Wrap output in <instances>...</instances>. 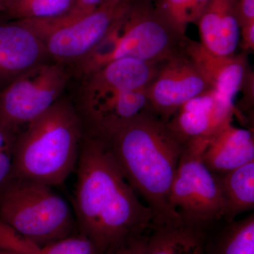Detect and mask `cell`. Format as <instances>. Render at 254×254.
<instances>
[{"mask_svg":"<svg viewBox=\"0 0 254 254\" xmlns=\"http://www.w3.org/2000/svg\"><path fill=\"white\" fill-rule=\"evenodd\" d=\"M13 149L0 153V187L9 180L12 171Z\"/></svg>","mask_w":254,"mask_h":254,"instance_id":"25","label":"cell"},{"mask_svg":"<svg viewBox=\"0 0 254 254\" xmlns=\"http://www.w3.org/2000/svg\"><path fill=\"white\" fill-rule=\"evenodd\" d=\"M105 1H113V2H119V1H121V0H105Z\"/></svg>","mask_w":254,"mask_h":254,"instance_id":"29","label":"cell"},{"mask_svg":"<svg viewBox=\"0 0 254 254\" xmlns=\"http://www.w3.org/2000/svg\"><path fill=\"white\" fill-rule=\"evenodd\" d=\"M72 5V0H12L6 11L18 20L42 19L66 14Z\"/></svg>","mask_w":254,"mask_h":254,"instance_id":"20","label":"cell"},{"mask_svg":"<svg viewBox=\"0 0 254 254\" xmlns=\"http://www.w3.org/2000/svg\"><path fill=\"white\" fill-rule=\"evenodd\" d=\"M203 235L182 222L153 223L145 254H203Z\"/></svg>","mask_w":254,"mask_h":254,"instance_id":"17","label":"cell"},{"mask_svg":"<svg viewBox=\"0 0 254 254\" xmlns=\"http://www.w3.org/2000/svg\"><path fill=\"white\" fill-rule=\"evenodd\" d=\"M186 53L214 89L235 102L239 93H243L242 110L253 108L254 73L249 66L247 53L218 56L191 39L187 43Z\"/></svg>","mask_w":254,"mask_h":254,"instance_id":"11","label":"cell"},{"mask_svg":"<svg viewBox=\"0 0 254 254\" xmlns=\"http://www.w3.org/2000/svg\"><path fill=\"white\" fill-rule=\"evenodd\" d=\"M48 56L40 38L16 21L0 24V79L14 78L44 63Z\"/></svg>","mask_w":254,"mask_h":254,"instance_id":"13","label":"cell"},{"mask_svg":"<svg viewBox=\"0 0 254 254\" xmlns=\"http://www.w3.org/2000/svg\"><path fill=\"white\" fill-rule=\"evenodd\" d=\"M84 135L72 105L58 100L15 140L11 176L61 185L76 168Z\"/></svg>","mask_w":254,"mask_h":254,"instance_id":"3","label":"cell"},{"mask_svg":"<svg viewBox=\"0 0 254 254\" xmlns=\"http://www.w3.org/2000/svg\"><path fill=\"white\" fill-rule=\"evenodd\" d=\"M149 232L122 241L110 247L103 254H145Z\"/></svg>","mask_w":254,"mask_h":254,"instance_id":"22","label":"cell"},{"mask_svg":"<svg viewBox=\"0 0 254 254\" xmlns=\"http://www.w3.org/2000/svg\"><path fill=\"white\" fill-rule=\"evenodd\" d=\"M0 220L38 247L78 233L73 210L53 187L20 177L0 187Z\"/></svg>","mask_w":254,"mask_h":254,"instance_id":"5","label":"cell"},{"mask_svg":"<svg viewBox=\"0 0 254 254\" xmlns=\"http://www.w3.org/2000/svg\"><path fill=\"white\" fill-rule=\"evenodd\" d=\"M128 0H103L93 12L71 20L40 38L48 56L60 61L86 57L103 39L113 21L126 8Z\"/></svg>","mask_w":254,"mask_h":254,"instance_id":"9","label":"cell"},{"mask_svg":"<svg viewBox=\"0 0 254 254\" xmlns=\"http://www.w3.org/2000/svg\"><path fill=\"white\" fill-rule=\"evenodd\" d=\"M213 88L187 53L164 61L146 90L148 108L168 120L187 102Z\"/></svg>","mask_w":254,"mask_h":254,"instance_id":"8","label":"cell"},{"mask_svg":"<svg viewBox=\"0 0 254 254\" xmlns=\"http://www.w3.org/2000/svg\"><path fill=\"white\" fill-rule=\"evenodd\" d=\"M238 13L240 27L254 22V0H239Z\"/></svg>","mask_w":254,"mask_h":254,"instance_id":"26","label":"cell"},{"mask_svg":"<svg viewBox=\"0 0 254 254\" xmlns=\"http://www.w3.org/2000/svg\"><path fill=\"white\" fill-rule=\"evenodd\" d=\"M244 53H251L254 50V22L240 27V45Z\"/></svg>","mask_w":254,"mask_h":254,"instance_id":"24","label":"cell"},{"mask_svg":"<svg viewBox=\"0 0 254 254\" xmlns=\"http://www.w3.org/2000/svg\"><path fill=\"white\" fill-rule=\"evenodd\" d=\"M15 140H13L11 132L0 124V153L14 148Z\"/></svg>","mask_w":254,"mask_h":254,"instance_id":"27","label":"cell"},{"mask_svg":"<svg viewBox=\"0 0 254 254\" xmlns=\"http://www.w3.org/2000/svg\"><path fill=\"white\" fill-rule=\"evenodd\" d=\"M68 80L61 65L42 63L13 79L0 93V124L12 132L56 103Z\"/></svg>","mask_w":254,"mask_h":254,"instance_id":"7","label":"cell"},{"mask_svg":"<svg viewBox=\"0 0 254 254\" xmlns=\"http://www.w3.org/2000/svg\"><path fill=\"white\" fill-rule=\"evenodd\" d=\"M0 254H98L93 243L86 237L77 233L59 242L43 247H36L23 252L0 250Z\"/></svg>","mask_w":254,"mask_h":254,"instance_id":"21","label":"cell"},{"mask_svg":"<svg viewBox=\"0 0 254 254\" xmlns=\"http://www.w3.org/2000/svg\"><path fill=\"white\" fill-rule=\"evenodd\" d=\"M236 114L235 102L212 88L185 103L168 122L186 146L203 149Z\"/></svg>","mask_w":254,"mask_h":254,"instance_id":"10","label":"cell"},{"mask_svg":"<svg viewBox=\"0 0 254 254\" xmlns=\"http://www.w3.org/2000/svg\"><path fill=\"white\" fill-rule=\"evenodd\" d=\"M239 0H210L197 21L200 44L218 56L235 55L240 41Z\"/></svg>","mask_w":254,"mask_h":254,"instance_id":"12","label":"cell"},{"mask_svg":"<svg viewBox=\"0 0 254 254\" xmlns=\"http://www.w3.org/2000/svg\"><path fill=\"white\" fill-rule=\"evenodd\" d=\"M189 38L165 22L153 0H128L103 39L78 60V72L86 76L114 60L161 63L186 53Z\"/></svg>","mask_w":254,"mask_h":254,"instance_id":"4","label":"cell"},{"mask_svg":"<svg viewBox=\"0 0 254 254\" xmlns=\"http://www.w3.org/2000/svg\"><path fill=\"white\" fill-rule=\"evenodd\" d=\"M202 151L185 147L169 201L184 225L204 233L225 220L226 207L218 177L205 166Z\"/></svg>","mask_w":254,"mask_h":254,"instance_id":"6","label":"cell"},{"mask_svg":"<svg viewBox=\"0 0 254 254\" xmlns=\"http://www.w3.org/2000/svg\"><path fill=\"white\" fill-rule=\"evenodd\" d=\"M72 8L68 12L77 16H86L93 12L101 4L103 0H72Z\"/></svg>","mask_w":254,"mask_h":254,"instance_id":"23","label":"cell"},{"mask_svg":"<svg viewBox=\"0 0 254 254\" xmlns=\"http://www.w3.org/2000/svg\"><path fill=\"white\" fill-rule=\"evenodd\" d=\"M103 140L128 185L153 210V223L181 222L169 197L186 145L168 122L148 108Z\"/></svg>","mask_w":254,"mask_h":254,"instance_id":"2","label":"cell"},{"mask_svg":"<svg viewBox=\"0 0 254 254\" xmlns=\"http://www.w3.org/2000/svg\"><path fill=\"white\" fill-rule=\"evenodd\" d=\"M162 63L129 58L114 60L86 76L82 97L108 91L147 89Z\"/></svg>","mask_w":254,"mask_h":254,"instance_id":"14","label":"cell"},{"mask_svg":"<svg viewBox=\"0 0 254 254\" xmlns=\"http://www.w3.org/2000/svg\"><path fill=\"white\" fill-rule=\"evenodd\" d=\"M216 175L226 207L225 220L254 210V161Z\"/></svg>","mask_w":254,"mask_h":254,"instance_id":"18","label":"cell"},{"mask_svg":"<svg viewBox=\"0 0 254 254\" xmlns=\"http://www.w3.org/2000/svg\"><path fill=\"white\" fill-rule=\"evenodd\" d=\"M201 158L208 170L216 175L254 161V129L229 124L209 140Z\"/></svg>","mask_w":254,"mask_h":254,"instance_id":"15","label":"cell"},{"mask_svg":"<svg viewBox=\"0 0 254 254\" xmlns=\"http://www.w3.org/2000/svg\"><path fill=\"white\" fill-rule=\"evenodd\" d=\"M73 213L78 232L98 254L153 226V210L128 185L105 140L85 134L77 165Z\"/></svg>","mask_w":254,"mask_h":254,"instance_id":"1","label":"cell"},{"mask_svg":"<svg viewBox=\"0 0 254 254\" xmlns=\"http://www.w3.org/2000/svg\"><path fill=\"white\" fill-rule=\"evenodd\" d=\"M210 0H153L160 18L184 35L190 23L196 24Z\"/></svg>","mask_w":254,"mask_h":254,"instance_id":"19","label":"cell"},{"mask_svg":"<svg viewBox=\"0 0 254 254\" xmlns=\"http://www.w3.org/2000/svg\"><path fill=\"white\" fill-rule=\"evenodd\" d=\"M12 0H0V12L6 11L9 7Z\"/></svg>","mask_w":254,"mask_h":254,"instance_id":"28","label":"cell"},{"mask_svg":"<svg viewBox=\"0 0 254 254\" xmlns=\"http://www.w3.org/2000/svg\"><path fill=\"white\" fill-rule=\"evenodd\" d=\"M203 254H254V213L223 220L204 232Z\"/></svg>","mask_w":254,"mask_h":254,"instance_id":"16","label":"cell"}]
</instances>
